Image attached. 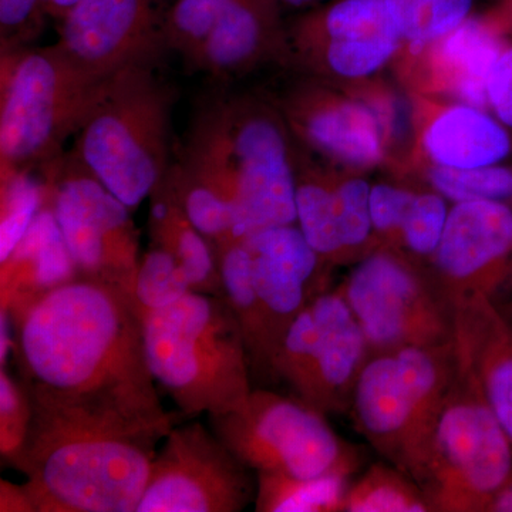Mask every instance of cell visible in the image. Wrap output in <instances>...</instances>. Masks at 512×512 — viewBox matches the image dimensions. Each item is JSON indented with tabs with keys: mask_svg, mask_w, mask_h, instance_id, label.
<instances>
[{
	"mask_svg": "<svg viewBox=\"0 0 512 512\" xmlns=\"http://www.w3.org/2000/svg\"><path fill=\"white\" fill-rule=\"evenodd\" d=\"M0 511L36 512L26 485H16L10 481H0Z\"/></svg>",
	"mask_w": 512,
	"mask_h": 512,
	"instance_id": "74e56055",
	"label": "cell"
},
{
	"mask_svg": "<svg viewBox=\"0 0 512 512\" xmlns=\"http://www.w3.org/2000/svg\"><path fill=\"white\" fill-rule=\"evenodd\" d=\"M55 45L83 72L107 80L158 60L165 50L163 18L154 0H80L60 20Z\"/></svg>",
	"mask_w": 512,
	"mask_h": 512,
	"instance_id": "d6986e66",
	"label": "cell"
},
{
	"mask_svg": "<svg viewBox=\"0 0 512 512\" xmlns=\"http://www.w3.org/2000/svg\"><path fill=\"white\" fill-rule=\"evenodd\" d=\"M456 356L480 380L485 399L512 444V325L484 295L453 301Z\"/></svg>",
	"mask_w": 512,
	"mask_h": 512,
	"instance_id": "603a6c76",
	"label": "cell"
},
{
	"mask_svg": "<svg viewBox=\"0 0 512 512\" xmlns=\"http://www.w3.org/2000/svg\"><path fill=\"white\" fill-rule=\"evenodd\" d=\"M208 423L255 473L350 477L359 466L357 451L336 436L325 414L298 397L252 390L241 409L208 416Z\"/></svg>",
	"mask_w": 512,
	"mask_h": 512,
	"instance_id": "9c48e42d",
	"label": "cell"
},
{
	"mask_svg": "<svg viewBox=\"0 0 512 512\" xmlns=\"http://www.w3.org/2000/svg\"><path fill=\"white\" fill-rule=\"evenodd\" d=\"M137 512H239L255 500L251 468L200 421L173 426Z\"/></svg>",
	"mask_w": 512,
	"mask_h": 512,
	"instance_id": "5bb4252c",
	"label": "cell"
},
{
	"mask_svg": "<svg viewBox=\"0 0 512 512\" xmlns=\"http://www.w3.org/2000/svg\"><path fill=\"white\" fill-rule=\"evenodd\" d=\"M343 512H433L412 477L387 464H373L349 485Z\"/></svg>",
	"mask_w": 512,
	"mask_h": 512,
	"instance_id": "83f0119b",
	"label": "cell"
},
{
	"mask_svg": "<svg viewBox=\"0 0 512 512\" xmlns=\"http://www.w3.org/2000/svg\"><path fill=\"white\" fill-rule=\"evenodd\" d=\"M484 15L487 16L505 36H512V0H500L494 8L484 12Z\"/></svg>",
	"mask_w": 512,
	"mask_h": 512,
	"instance_id": "f35d334b",
	"label": "cell"
},
{
	"mask_svg": "<svg viewBox=\"0 0 512 512\" xmlns=\"http://www.w3.org/2000/svg\"><path fill=\"white\" fill-rule=\"evenodd\" d=\"M305 151L346 170H393L386 131L373 107L342 84L302 74L274 100Z\"/></svg>",
	"mask_w": 512,
	"mask_h": 512,
	"instance_id": "9a60e30c",
	"label": "cell"
},
{
	"mask_svg": "<svg viewBox=\"0 0 512 512\" xmlns=\"http://www.w3.org/2000/svg\"><path fill=\"white\" fill-rule=\"evenodd\" d=\"M417 178L447 200H487L512 207V163H498L474 170L440 167L414 168L404 177Z\"/></svg>",
	"mask_w": 512,
	"mask_h": 512,
	"instance_id": "f1b7e54d",
	"label": "cell"
},
{
	"mask_svg": "<svg viewBox=\"0 0 512 512\" xmlns=\"http://www.w3.org/2000/svg\"><path fill=\"white\" fill-rule=\"evenodd\" d=\"M228 0H175L163 18L165 50L183 57L197 69L205 43L220 19Z\"/></svg>",
	"mask_w": 512,
	"mask_h": 512,
	"instance_id": "4dcf8cb0",
	"label": "cell"
},
{
	"mask_svg": "<svg viewBox=\"0 0 512 512\" xmlns=\"http://www.w3.org/2000/svg\"><path fill=\"white\" fill-rule=\"evenodd\" d=\"M456 373L453 340L367 360L352 397L357 430L394 467L419 481Z\"/></svg>",
	"mask_w": 512,
	"mask_h": 512,
	"instance_id": "52a82bcc",
	"label": "cell"
},
{
	"mask_svg": "<svg viewBox=\"0 0 512 512\" xmlns=\"http://www.w3.org/2000/svg\"><path fill=\"white\" fill-rule=\"evenodd\" d=\"M349 476L329 474L298 478L281 473H256L258 512H343Z\"/></svg>",
	"mask_w": 512,
	"mask_h": 512,
	"instance_id": "484cf974",
	"label": "cell"
},
{
	"mask_svg": "<svg viewBox=\"0 0 512 512\" xmlns=\"http://www.w3.org/2000/svg\"><path fill=\"white\" fill-rule=\"evenodd\" d=\"M156 62L134 64L104 82L73 153L120 201L137 210L170 170L175 92Z\"/></svg>",
	"mask_w": 512,
	"mask_h": 512,
	"instance_id": "5b68a950",
	"label": "cell"
},
{
	"mask_svg": "<svg viewBox=\"0 0 512 512\" xmlns=\"http://www.w3.org/2000/svg\"><path fill=\"white\" fill-rule=\"evenodd\" d=\"M406 94L412 143L399 177L419 167L474 170L512 157V130L490 110L463 101Z\"/></svg>",
	"mask_w": 512,
	"mask_h": 512,
	"instance_id": "ffe728a7",
	"label": "cell"
},
{
	"mask_svg": "<svg viewBox=\"0 0 512 512\" xmlns=\"http://www.w3.org/2000/svg\"><path fill=\"white\" fill-rule=\"evenodd\" d=\"M104 82L83 72L56 45L2 52L0 177L39 171L62 156Z\"/></svg>",
	"mask_w": 512,
	"mask_h": 512,
	"instance_id": "8992f818",
	"label": "cell"
},
{
	"mask_svg": "<svg viewBox=\"0 0 512 512\" xmlns=\"http://www.w3.org/2000/svg\"><path fill=\"white\" fill-rule=\"evenodd\" d=\"M370 188L359 171L318 164L298 146L296 224L330 268L356 265L379 248L370 217Z\"/></svg>",
	"mask_w": 512,
	"mask_h": 512,
	"instance_id": "2e32d148",
	"label": "cell"
},
{
	"mask_svg": "<svg viewBox=\"0 0 512 512\" xmlns=\"http://www.w3.org/2000/svg\"><path fill=\"white\" fill-rule=\"evenodd\" d=\"M279 2L286 3V5L296 6V8H302V6L315 5V3L323 2V0H279Z\"/></svg>",
	"mask_w": 512,
	"mask_h": 512,
	"instance_id": "b9f144b4",
	"label": "cell"
},
{
	"mask_svg": "<svg viewBox=\"0 0 512 512\" xmlns=\"http://www.w3.org/2000/svg\"><path fill=\"white\" fill-rule=\"evenodd\" d=\"M151 244L167 249L183 266L192 292L225 298L217 252L190 221L165 180L150 195Z\"/></svg>",
	"mask_w": 512,
	"mask_h": 512,
	"instance_id": "d4e9b609",
	"label": "cell"
},
{
	"mask_svg": "<svg viewBox=\"0 0 512 512\" xmlns=\"http://www.w3.org/2000/svg\"><path fill=\"white\" fill-rule=\"evenodd\" d=\"M32 417L28 390L6 367H0V454L16 470L22 466Z\"/></svg>",
	"mask_w": 512,
	"mask_h": 512,
	"instance_id": "836d02e7",
	"label": "cell"
},
{
	"mask_svg": "<svg viewBox=\"0 0 512 512\" xmlns=\"http://www.w3.org/2000/svg\"><path fill=\"white\" fill-rule=\"evenodd\" d=\"M46 16L60 22L80 0H40Z\"/></svg>",
	"mask_w": 512,
	"mask_h": 512,
	"instance_id": "ab89813d",
	"label": "cell"
},
{
	"mask_svg": "<svg viewBox=\"0 0 512 512\" xmlns=\"http://www.w3.org/2000/svg\"><path fill=\"white\" fill-rule=\"evenodd\" d=\"M511 480V441L476 373L456 356L453 384L417 484L433 512H487Z\"/></svg>",
	"mask_w": 512,
	"mask_h": 512,
	"instance_id": "ba28073f",
	"label": "cell"
},
{
	"mask_svg": "<svg viewBox=\"0 0 512 512\" xmlns=\"http://www.w3.org/2000/svg\"><path fill=\"white\" fill-rule=\"evenodd\" d=\"M154 380L188 417L241 409L252 393L251 363L227 299L190 292L143 319Z\"/></svg>",
	"mask_w": 512,
	"mask_h": 512,
	"instance_id": "277c9868",
	"label": "cell"
},
{
	"mask_svg": "<svg viewBox=\"0 0 512 512\" xmlns=\"http://www.w3.org/2000/svg\"><path fill=\"white\" fill-rule=\"evenodd\" d=\"M488 110L512 130V40L491 67L487 79Z\"/></svg>",
	"mask_w": 512,
	"mask_h": 512,
	"instance_id": "8d00e7d4",
	"label": "cell"
},
{
	"mask_svg": "<svg viewBox=\"0 0 512 512\" xmlns=\"http://www.w3.org/2000/svg\"><path fill=\"white\" fill-rule=\"evenodd\" d=\"M510 42V37L481 13L436 42L400 50L392 66L404 92L463 101L488 110V74Z\"/></svg>",
	"mask_w": 512,
	"mask_h": 512,
	"instance_id": "44dd1931",
	"label": "cell"
},
{
	"mask_svg": "<svg viewBox=\"0 0 512 512\" xmlns=\"http://www.w3.org/2000/svg\"><path fill=\"white\" fill-rule=\"evenodd\" d=\"M447 198L427 187L416 190L404 215L400 252L429 266L443 237L448 217Z\"/></svg>",
	"mask_w": 512,
	"mask_h": 512,
	"instance_id": "d6a6232c",
	"label": "cell"
},
{
	"mask_svg": "<svg viewBox=\"0 0 512 512\" xmlns=\"http://www.w3.org/2000/svg\"><path fill=\"white\" fill-rule=\"evenodd\" d=\"M6 312L19 380L32 399L164 436L173 429L148 366L143 319L126 289L79 275Z\"/></svg>",
	"mask_w": 512,
	"mask_h": 512,
	"instance_id": "6da1fadb",
	"label": "cell"
},
{
	"mask_svg": "<svg viewBox=\"0 0 512 512\" xmlns=\"http://www.w3.org/2000/svg\"><path fill=\"white\" fill-rule=\"evenodd\" d=\"M40 0H0V47L2 52L26 47L43 28Z\"/></svg>",
	"mask_w": 512,
	"mask_h": 512,
	"instance_id": "d590c367",
	"label": "cell"
},
{
	"mask_svg": "<svg viewBox=\"0 0 512 512\" xmlns=\"http://www.w3.org/2000/svg\"><path fill=\"white\" fill-rule=\"evenodd\" d=\"M33 173L0 177V262L12 254L45 205V181Z\"/></svg>",
	"mask_w": 512,
	"mask_h": 512,
	"instance_id": "1f68e13d",
	"label": "cell"
},
{
	"mask_svg": "<svg viewBox=\"0 0 512 512\" xmlns=\"http://www.w3.org/2000/svg\"><path fill=\"white\" fill-rule=\"evenodd\" d=\"M338 291L365 333L370 356L453 340V303L429 266L402 252L376 249L357 262Z\"/></svg>",
	"mask_w": 512,
	"mask_h": 512,
	"instance_id": "30bf717a",
	"label": "cell"
},
{
	"mask_svg": "<svg viewBox=\"0 0 512 512\" xmlns=\"http://www.w3.org/2000/svg\"><path fill=\"white\" fill-rule=\"evenodd\" d=\"M46 202L79 275L131 293L140 265V231L130 208L70 151L40 168Z\"/></svg>",
	"mask_w": 512,
	"mask_h": 512,
	"instance_id": "8fae6325",
	"label": "cell"
},
{
	"mask_svg": "<svg viewBox=\"0 0 512 512\" xmlns=\"http://www.w3.org/2000/svg\"><path fill=\"white\" fill-rule=\"evenodd\" d=\"M370 357L365 333L339 291L320 293L292 323L276 356L274 377L322 414L352 406Z\"/></svg>",
	"mask_w": 512,
	"mask_h": 512,
	"instance_id": "7c38bea8",
	"label": "cell"
},
{
	"mask_svg": "<svg viewBox=\"0 0 512 512\" xmlns=\"http://www.w3.org/2000/svg\"><path fill=\"white\" fill-rule=\"evenodd\" d=\"M501 311H503L505 318L510 320V323L512 325V301L508 303H504V305H500Z\"/></svg>",
	"mask_w": 512,
	"mask_h": 512,
	"instance_id": "7bdbcfd3",
	"label": "cell"
},
{
	"mask_svg": "<svg viewBox=\"0 0 512 512\" xmlns=\"http://www.w3.org/2000/svg\"><path fill=\"white\" fill-rule=\"evenodd\" d=\"M279 0H228L197 69L215 79L244 76L262 64L288 66V26Z\"/></svg>",
	"mask_w": 512,
	"mask_h": 512,
	"instance_id": "7402d4cb",
	"label": "cell"
},
{
	"mask_svg": "<svg viewBox=\"0 0 512 512\" xmlns=\"http://www.w3.org/2000/svg\"><path fill=\"white\" fill-rule=\"evenodd\" d=\"M416 188L406 184L379 183L370 188V217L377 247L400 252L404 215Z\"/></svg>",
	"mask_w": 512,
	"mask_h": 512,
	"instance_id": "e575fe53",
	"label": "cell"
},
{
	"mask_svg": "<svg viewBox=\"0 0 512 512\" xmlns=\"http://www.w3.org/2000/svg\"><path fill=\"white\" fill-rule=\"evenodd\" d=\"M487 512H512V480L495 495Z\"/></svg>",
	"mask_w": 512,
	"mask_h": 512,
	"instance_id": "60d3db41",
	"label": "cell"
},
{
	"mask_svg": "<svg viewBox=\"0 0 512 512\" xmlns=\"http://www.w3.org/2000/svg\"><path fill=\"white\" fill-rule=\"evenodd\" d=\"M298 146L274 101L220 93L195 114L177 164L231 201L241 239L292 225Z\"/></svg>",
	"mask_w": 512,
	"mask_h": 512,
	"instance_id": "3957f363",
	"label": "cell"
},
{
	"mask_svg": "<svg viewBox=\"0 0 512 512\" xmlns=\"http://www.w3.org/2000/svg\"><path fill=\"white\" fill-rule=\"evenodd\" d=\"M429 269L450 302L471 295L495 301L512 284V207L454 202Z\"/></svg>",
	"mask_w": 512,
	"mask_h": 512,
	"instance_id": "e0dca14e",
	"label": "cell"
},
{
	"mask_svg": "<svg viewBox=\"0 0 512 512\" xmlns=\"http://www.w3.org/2000/svg\"><path fill=\"white\" fill-rule=\"evenodd\" d=\"M249 278L264 320L272 377L276 356L292 323L326 292L330 266L306 241L298 224L252 232L241 239Z\"/></svg>",
	"mask_w": 512,
	"mask_h": 512,
	"instance_id": "ac0fdd59",
	"label": "cell"
},
{
	"mask_svg": "<svg viewBox=\"0 0 512 512\" xmlns=\"http://www.w3.org/2000/svg\"><path fill=\"white\" fill-rule=\"evenodd\" d=\"M402 47L414 50L436 42L473 18L477 0H386Z\"/></svg>",
	"mask_w": 512,
	"mask_h": 512,
	"instance_id": "4316f807",
	"label": "cell"
},
{
	"mask_svg": "<svg viewBox=\"0 0 512 512\" xmlns=\"http://www.w3.org/2000/svg\"><path fill=\"white\" fill-rule=\"evenodd\" d=\"M79 276L52 208L45 202L12 254L0 262V309Z\"/></svg>",
	"mask_w": 512,
	"mask_h": 512,
	"instance_id": "cb8c5ba5",
	"label": "cell"
},
{
	"mask_svg": "<svg viewBox=\"0 0 512 512\" xmlns=\"http://www.w3.org/2000/svg\"><path fill=\"white\" fill-rule=\"evenodd\" d=\"M400 47L386 0H329L288 26V67L336 84L372 79Z\"/></svg>",
	"mask_w": 512,
	"mask_h": 512,
	"instance_id": "4fadbf2b",
	"label": "cell"
},
{
	"mask_svg": "<svg viewBox=\"0 0 512 512\" xmlns=\"http://www.w3.org/2000/svg\"><path fill=\"white\" fill-rule=\"evenodd\" d=\"M192 292L183 266L167 249L151 244L141 255L131 298L141 319Z\"/></svg>",
	"mask_w": 512,
	"mask_h": 512,
	"instance_id": "f546056e",
	"label": "cell"
},
{
	"mask_svg": "<svg viewBox=\"0 0 512 512\" xmlns=\"http://www.w3.org/2000/svg\"><path fill=\"white\" fill-rule=\"evenodd\" d=\"M20 473L36 512H137L164 434L32 399Z\"/></svg>",
	"mask_w": 512,
	"mask_h": 512,
	"instance_id": "7a4b0ae2",
	"label": "cell"
}]
</instances>
